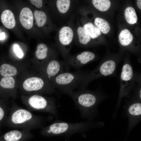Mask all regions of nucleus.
Listing matches in <instances>:
<instances>
[{
    "label": "nucleus",
    "instance_id": "nucleus-1",
    "mask_svg": "<svg viewBox=\"0 0 141 141\" xmlns=\"http://www.w3.org/2000/svg\"><path fill=\"white\" fill-rule=\"evenodd\" d=\"M10 110L6 121L7 125L9 127L30 131L42 127L44 123L42 117L28 110L13 105Z\"/></svg>",
    "mask_w": 141,
    "mask_h": 141
},
{
    "label": "nucleus",
    "instance_id": "nucleus-2",
    "mask_svg": "<svg viewBox=\"0 0 141 141\" xmlns=\"http://www.w3.org/2000/svg\"><path fill=\"white\" fill-rule=\"evenodd\" d=\"M69 96L74 101L82 117L89 119L92 117L99 101L97 93L85 89L74 91Z\"/></svg>",
    "mask_w": 141,
    "mask_h": 141
},
{
    "label": "nucleus",
    "instance_id": "nucleus-3",
    "mask_svg": "<svg viewBox=\"0 0 141 141\" xmlns=\"http://www.w3.org/2000/svg\"><path fill=\"white\" fill-rule=\"evenodd\" d=\"M87 73L80 70L72 72H64L51 80V85L57 91L69 95L78 89Z\"/></svg>",
    "mask_w": 141,
    "mask_h": 141
},
{
    "label": "nucleus",
    "instance_id": "nucleus-4",
    "mask_svg": "<svg viewBox=\"0 0 141 141\" xmlns=\"http://www.w3.org/2000/svg\"><path fill=\"white\" fill-rule=\"evenodd\" d=\"M93 126L92 123L90 122L72 123L58 121L43 127L40 133L45 136H69L88 129Z\"/></svg>",
    "mask_w": 141,
    "mask_h": 141
},
{
    "label": "nucleus",
    "instance_id": "nucleus-5",
    "mask_svg": "<svg viewBox=\"0 0 141 141\" xmlns=\"http://www.w3.org/2000/svg\"><path fill=\"white\" fill-rule=\"evenodd\" d=\"M25 104L27 110L47 113L57 118L58 113L55 100L47 98L39 95H34L26 101Z\"/></svg>",
    "mask_w": 141,
    "mask_h": 141
},
{
    "label": "nucleus",
    "instance_id": "nucleus-6",
    "mask_svg": "<svg viewBox=\"0 0 141 141\" xmlns=\"http://www.w3.org/2000/svg\"><path fill=\"white\" fill-rule=\"evenodd\" d=\"M117 64L112 60H106L99 64L94 70L87 73L78 88V90L85 89L90 82L95 79L113 74Z\"/></svg>",
    "mask_w": 141,
    "mask_h": 141
},
{
    "label": "nucleus",
    "instance_id": "nucleus-7",
    "mask_svg": "<svg viewBox=\"0 0 141 141\" xmlns=\"http://www.w3.org/2000/svg\"><path fill=\"white\" fill-rule=\"evenodd\" d=\"M135 81V77L130 64H124L120 76V86L118 98L119 103L122 99L127 96L133 87Z\"/></svg>",
    "mask_w": 141,
    "mask_h": 141
},
{
    "label": "nucleus",
    "instance_id": "nucleus-8",
    "mask_svg": "<svg viewBox=\"0 0 141 141\" xmlns=\"http://www.w3.org/2000/svg\"><path fill=\"white\" fill-rule=\"evenodd\" d=\"M95 55L93 53L90 51H85L75 56L70 58L66 62V68L68 67L79 69L84 65L94 60Z\"/></svg>",
    "mask_w": 141,
    "mask_h": 141
},
{
    "label": "nucleus",
    "instance_id": "nucleus-9",
    "mask_svg": "<svg viewBox=\"0 0 141 141\" xmlns=\"http://www.w3.org/2000/svg\"><path fill=\"white\" fill-rule=\"evenodd\" d=\"M33 134L30 131L23 130H13L5 133L2 141H27L32 138Z\"/></svg>",
    "mask_w": 141,
    "mask_h": 141
},
{
    "label": "nucleus",
    "instance_id": "nucleus-10",
    "mask_svg": "<svg viewBox=\"0 0 141 141\" xmlns=\"http://www.w3.org/2000/svg\"><path fill=\"white\" fill-rule=\"evenodd\" d=\"M65 63L56 59H53L47 64L46 73L47 78L51 80L59 74L64 72Z\"/></svg>",
    "mask_w": 141,
    "mask_h": 141
},
{
    "label": "nucleus",
    "instance_id": "nucleus-11",
    "mask_svg": "<svg viewBox=\"0 0 141 141\" xmlns=\"http://www.w3.org/2000/svg\"><path fill=\"white\" fill-rule=\"evenodd\" d=\"M45 83L41 78L33 77L26 79L23 83V87L24 90L28 92L41 91L44 89Z\"/></svg>",
    "mask_w": 141,
    "mask_h": 141
},
{
    "label": "nucleus",
    "instance_id": "nucleus-12",
    "mask_svg": "<svg viewBox=\"0 0 141 141\" xmlns=\"http://www.w3.org/2000/svg\"><path fill=\"white\" fill-rule=\"evenodd\" d=\"M19 20L24 27L27 29H31L33 23V16L31 10L28 7L23 8L20 13Z\"/></svg>",
    "mask_w": 141,
    "mask_h": 141
},
{
    "label": "nucleus",
    "instance_id": "nucleus-13",
    "mask_svg": "<svg viewBox=\"0 0 141 141\" xmlns=\"http://www.w3.org/2000/svg\"><path fill=\"white\" fill-rule=\"evenodd\" d=\"M73 36V32L71 28L64 26L59 32V39L61 43L63 45H67L71 42Z\"/></svg>",
    "mask_w": 141,
    "mask_h": 141
},
{
    "label": "nucleus",
    "instance_id": "nucleus-14",
    "mask_svg": "<svg viewBox=\"0 0 141 141\" xmlns=\"http://www.w3.org/2000/svg\"><path fill=\"white\" fill-rule=\"evenodd\" d=\"M128 111L132 123L138 122L141 115V103L136 102L133 103L128 108Z\"/></svg>",
    "mask_w": 141,
    "mask_h": 141
},
{
    "label": "nucleus",
    "instance_id": "nucleus-15",
    "mask_svg": "<svg viewBox=\"0 0 141 141\" xmlns=\"http://www.w3.org/2000/svg\"><path fill=\"white\" fill-rule=\"evenodd\" d=\"M1 20L3 25L8 28H12L15 25L14 15L10 10H5L2 12L1 16Z\"/></svg>",
    "mask_w": 141,
    "mask_h": 141
},
{
    "label": "nucleus",
    "instance_id": "nucleus-16",
    "mask_svg": "<svg viewBox=\"0 0 141 141\" xmlns=\"http://www.w3.org/2000/svg\"><path fill=\"white\" fill-rule=\"evenodd\" d=\"M119 37L120 44L124 46L130 45L132 42L133 39L132 34L127 29L122 30L119 34Z\"/></svg>",
    "mask_w": 141,
    "mask_h": 141
},
{
    "label": "nucleus",
    "instance_id": "nucleus-17",
    "mask_svg": "<svg viewBox=\"0 0 141 141\" xmlns=\"http://www.w3.org/2000/svg\"><path fill=\"white\" fill-rule=\"evenodd\" d=\"M17 73L16 68L14 66L7 64H3L0 67V73L4 77H11L15 75Z\"/></svg>",
    "mask_w": 141,
    "mask_h": 141
},
{
    "label": "nucleus",
    "instance_id": "nucleus-18",
    "mask_svg": "<svg viewBox=\"0 0 141 141\" xmlns=\"http://www.w3.org/2000/svg\"><path fill=\"white\" fill-rule=\"evenodd\" d=\"M124 15L126 20L128 24H133L137 22V16L133 8L131 7L127 8L125 10Z\"/></svg>",
    "mask_w": 141,
    "mask_h": 141
},
{
    "label": "nucleus",
    "instance_id": "nucleus-19",
    "mask_svg": "<svg viewBox=\"0 0 141 141\" xmlns=\"http://www.w3.org/2000/svg\"><path fill=\"white\" fill-rule=\"evenodd\" d=\"M94 23L96 27L103 33L107 34L110 31V25L105 20L97 17L95 19Z\"/></svg>",
    "mask_w": 141,
    "mask_h": 141
},
{
    "label": "nucleus",
    "instance_id": "nucleus-20",
    "mask_svg": "<svg viewBox=\"0 0 141 141\" xmlns=\"http://www.w3.org/2000/svg\"><path fill=\"white\" fill-rule=\"evenodd\" d=\"M88 33L90 37L94 39L99 36L101 32L92 23L89 22L85 24L83 27Z\"/></svg>",
    "mask_w": 141,
    "mask_h": 141
},
{
    "label": "nucleus",
    "instance_id": "nucleus-21",
    "mask_svg": "<svg viewBox=\"0 0 141 141\" xmlns=\"http://www.w3.org/2000/svg\"><path fill=\"white\" fill-rule=\"evenodd\" d=\"M92 3L96 8L101 11L108 10L111 5L109 0H93Z\"/></svg>",
    "mask_w": 141,
    "mask_h": 141
},
{
    "label": "nucleus",
    "instance_id": "nucleus-22",
    "mask_svg": "<svg viewBox=\"0 0 141 141\" xmlns=\"http://www.w3.org/2000/svg\"><path fill=\"white\" fill-rule=\"evenodd\" d=\"M37 48L35 54L38 59L43 60L47 57L48 48L46 45L43 43L40 44L37 46Z\"/></svg>",
    "mask_w": 141,
    "mask_h": 141
},
{
    "label": "nucleus",
    "instance_id": "nucleus-23",
    "mask_svg": "<svg viewBox=\"0 0 141 141\" xmlns=\"http://www.w3.org/2000/svg\"><path fill=\"white\" fill-rule=\"evenodd\" d=\"M77 32L79 41L81 44L86 45L90 41L91 37L83 27H79L77 29Z\"/></svg>",
    "mask_w": 141,
    "mask_h": 141
},
{
    "label": "nucleus",
    "instance_id": "nucleus-24",
    "mask_svg": "<svg viewBox=\"0 0 141 141\" xmlns=\"http://www.w3.org/2000/svg\"><path fill=\"white\" fill-rule=\"evenodd\" d=\"M34 15L36 24L38 27H42L45 24L47 20V17L44 12L35 10L34 12Z\"/></svg>",
    "mask_w": 141,
    "mask_h": 141
},
{
    "label": "nucleus",
    "instance_id": "nucleus-25",
    "mask_svg": "<svg viewBox=\"0 0 141 141\" xmlns=\"http://www.w3.org/2000/svg\"><path fill=\"white\" fill-rule=\"evenodd\" d=\"M15 81L13 77H3L0 81V85L5 89H12L15 87Z\"/></svg>",
    "mask_w": 141,
    "mask_h": 141
},
{
    "label": "nucleus",
    "instance_id": "nucleus-26",
    "mask_svg": "<svg viewBox=\"0 0 141 141\" xmlns=\"http://www.w3.org/2000/svg\"><path fill=\"white\" fill-rule=\"evenodd\" d=\"M70 2L69 0H57L56 4L59 11L62 13L66 12L69 8Z\"/></svg>",
    "mask_w": 141,
    "mask_h": 141
},
{
    "label": "nucleus",
    "instance_id": "nucleus-27",
    "mask_svg": "<svg viewBox=\"0 0 141 141\" xmlns=\"http://www.w3.org/2000/svg\"><path fill=\"white\" fill-rule=\"evenodd\" d=\"M14 50L19 58L22 57L24 55L23 53L18 45L17 44L14 45Z\"/></svg>",
    "mask_w": 141,
    "mask_h": 141
},
{
    "label": "nucleus",
    "instance_id": "nucleus-28",
    "mask_svg": "<svg viewBox=\"0 0 141 141\" xmlns=\"http://www.w3.org/2000/svg\"><path fill=\"white\" fill-rule=\"evenodd\" d=\"M6 108L0 105V124L5 117L6 113Z\"/></svg>",
    "mask_w": 141,
    "mask_h": 141
},
{
    "label": "nucleus",
    "instance_id": "nucleus-29",
    "mask_svg": "<svg viewBox=\"0 0 141 141\" xmlns=\"http://www.w3.org/2000/svg\"><path fill=\"white\" fill-rule=\"evenodd\" d=\"M30 2L32 4L37 8H40L42 5L43 1L41 0H31Z\"/></svg>",
    "mask_w": 141,
    "mask_h": 141
},
{
    "label": "nucleus",
    "instance_id": "nucleus-30",
    "mask_svg": "<svg viewBox=\"0 0 141 141\" xmlns=\"http://www.w3.org/2000/svg\"><path fill=\"white\" fill-rule=\"evenodd\" d=\"M5 33L2 32L1 33L0 32V40L4 39L5 38Z\"/></svg>",
    "mask_w": 141,
    "mask_h": 141
},
{
    "label": "nucleus",
    "instance_id": "nucleus-31",
    "mask_svg": "<svg viewBox=\"0 0 141 141\" xmlns=\"http://www.w3.org/2000/svg\"><path fill=\"white\" fill-rule=\"evenodd\" d=\"M141 0H137V4L138 8L140 9H141Z\"/></svg>",
    "mask_w": 141,
    "mask_h": 141
}]
</instances>
